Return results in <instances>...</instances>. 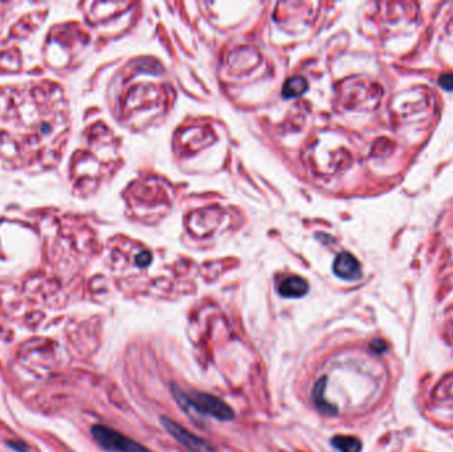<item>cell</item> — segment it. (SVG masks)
<instances>
[{"mask_svg":"<svg viewBox=\"0 0 453 452\" xmlns=\"http://www.w3.org/2000/svg\"><path fill=\"white\" fill-rule=\"evenodd\" d=\"M171 386V393L176 402L182 407L186 409H193L199 414L211 417L213 419L222 420V422H229L235 418V411L232 410L231 406L227 404L223 399L212 395L208 393H200V391H191V393H184L180 390L176 383H170Z\"/></svg>","mask_w":453,"mask_h":452,"instance_id":"1","label":"cell"},{"mask_svg":"<svg viewBox=\"0 0 453 452\" xmlns=\"http://www.w3.org/2000/svg\"><path fill=\"white\" fill-rule=\"evenodd\" d=\"M91 436L96 442L111 452H153L135 440L127 438L124 434L118 433L104 424H96L91 427Z\"/></svg>","mask_w":453,"mask_h":452,"instance_id":"2","label":"cell"},{"mask_svg":"<svg viewBox=\"0 0 453 452\" xmlns=\"http://www.w3.org/2000/svg\"><path fill=\"white\" fill-rule=\"evenodd\" d=\"M160 424L164 427L167 433L173 436L180 446L188 449L189 452H216V448L211 443L207 442L200 436L189 433L188 430L175 423L166 417L160 418Z\"/></svg>","mask_w":453,"mask_h":452,"instance_id":"3","label":"cell"},{"mask_svg":"<svg viewBox=\"0 0 453 452\" xmlns=\"http://www.w3.org/2000/svg\"><path fill=\"white\" fill-rule=\"evenodd\" d=\"M332 269H334V274L343 280H347V281H355L362 275L359 261L347 252H342V254H339L337 256Z\"/></svg>","mask_w":453,"mask_h":452,"instance_id":"4","label":"cell"},{"mask_svg":"<svg viewBox=\"0 0 453 452\" xmlns=\"http://www.w3.org/2000/svg\"><path fill=\"white\" fill-rule=\"evenodd\" d=\"M309 290V284L305 279L298 276H290L278 284V293L287 299H298L305 296Z\"/></svg>","mask_w":453,"mask_h":452,"instance_id":"5","label":"cell"},{"mask_svg":"<svg viewBox=\"0 0 453 452\" xmlns=\"http://www.w3.org/2000/svg\"><path fill=\"white\" fill-rule=\"evenodd\" d=\"M326 383H327V378L322 377L317 381L316 385H314L313 389L314 404H316L317 409H318L322 414H325V415H336V414L338 413L337 406H334V404L330 403V402H327V400L325 399Z\"/></svg>","mask_w":453,"mask_h":452,"instance_id":"6","label":"cell"},{"mask_svg":"<svg viewBox=\"0 0 453 452\" xmlns=\"http://www.w3.org/2000/svg\"><path fill=\"white\" fill-rule=\"evenodd\" d=\"M307 88H309V85L305 78L301 76H294L285 82L284 88H282V96L285 98H297L302 96L307 91Z\"/></svg>","mask_w":453,"mask_h":452,"instance_id":"7","label":"cell"},{"mask_svg":"<svg viewBox=\"0 0 453 452\" xmlns=\"http://www.w3.org/2000/svg\"><path fill=\"white\" fill-rule=\"evenodd\" d=\"M331 446L339 452H361L362 442L358 438L346 435H337L331 439Z\"/></svg>","mask_w":453,"mask_h":452,"instance_id":"8","label":"cell"},{"mask_svg":"<svg viewBox=\"0 0 453 452\" xmlns=\"http://www.w3.org/2000/svg\"><path fill=\"white\" fill-rule=\"evenodd\" d=\"M439 85L445 91H453V75H443L439 78Z\"/></svg>","mask_w":453,"mask_h":452,"instance_id":"9","label":"cell"},{"mask_svg":"<svg viewBox=\"0 0 453 452\" xmlns=\"http://www.w3.org/2000/svg\"><path fill=\"white\" fill-rule=\"evenodd\" d=\"M371 350H374L375 353H382V351L386 350V344L380 340H375V341L371 342V345H370Z\"/></svg>","mask_w":453,"mask_h":452,"instance_id":"10","label":"cell"},{"mask_svg":"<svg viewBox=\"0 0 453 452\" xmlns=\"http://www.w3.org/2000/svg\"><path fill=\"white\" fill-rule=\"evenodd\" d=\"M137 260L139 265H149V263H150L151 260V256L149 252H144V254H140L139 256H138Z\"/></svg>","mask_w":453,"mask_h":452,"instance_id":"11","label":"cell"}]
</instances>
